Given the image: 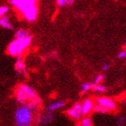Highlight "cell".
<instances>
[{
	"label": "cell",
	"mask_w": 126,
	"mask_h": 126,
	"mask_svg": "<svg viewBox=\"0 0 126 126\" xmlns=\"http://www.w3.org/2000/svg\"><path fill=\"white\" fill-rule=\"evenodd\" d=\"M10 4L27 21L33 22L38 15L37 0H10Z\"/></svg>",
	"instance_id": "6da1fadb"
},
{
	"label": "cell",
	"mask_w": 126,
	"mask_h": 126,
	"mask_svg": "<svg viewBox=\"0 0 126 126\" xmlns=\"http://www.w3.org/2000/svg\"><path fill=\"white\" fill-rule=\"evenodd\" d=\"M33 109L24 104V105L17 108L15 114V122L17 126H29L32 123L33 119Z\"/></svg>",
	"instance_id": "7a4b0ae2"
},
{
	"label": "cell",
	"mask_w": 126,
	"mask_h": 126,
	"mask_svg": "<svg viewBox=\"0 0 126 126\" xmlns=\"http://www.w3.org/2000/svg\"><path fill=\"white\" fill-rule=\"evenodd\" d=\"M16 96L17 102L20 104H25L27 102L40 104V98L36 92L26 85H20L18 87H16Z\"/></svg>",
	"instance_id": "3957f363"
},
{
	"label": "cell",
	"mask_w": 126,
	"mask_h": 126,
	"mask_svg": "<svg viewBox=\"0 0 126 126\" xmlns=\"http://www.w3.org/2000/svg\"><path fill=\"white\" fill-rule=\"evenodd\" d=\"M32 42V37L28 36L26 38L22 39H16L8 45L7 52L12 56H20L24 51L29 47L30 43Z\"/></svg>",
	"instance_id": "277c9868"
},
{
	"label": "cell",
	"mask_w": 126,
	"mask_h": 126,
	"mask_svg": "<svg viewBox=\"0 0 126 126\" xmlns=\"http://www.w3.org/2000/svg\"><path fill=\"white\" fill-rule=\"evenodd\" d=\"M83 114L84 113H83L82 104H79V103L75 104L69 110H68V115L74 120H79Z\"/></svg>",
	"instance_id": "5b68a950"
},
{
	"label": "cell",
	"mask_w": 126,
	"mask_h": 126,
	"mask_svg": "<svg viewBox=\"0 0 126 126\" xmlns=\"http://www.w3.org/2000/svg\"><path fill=\"white\" fill-rule=\"evenodd\" d=\"M96 104L97 105H100L102 107H105L106 109H108L109 111L113 110L115 108V104L113 100L108 98V97H97L96 98Z\"/></svg>",
	"instance_id": "8992f818"
},
{
	"label": "cell",
	"mask_w": 126,
	"mask_h": 126,
	"mask_svg": "<svg viewBox=\"0 0 126 126\" xmlns=\"http://www.w3.org/2000/svg\"><path fill=\"white\" fill-rule=\"evenodd\" d=\"M82 107H83V113L85 115H87L88 113H91V111L94 108V102L91 99H86L82 103Z\"/></svg>",
	"instance_id": "52a82bcc"
},
{
	"label": "cell",
	"mask_w": 126,
	"mask_h": 126,
	"mask_svg": "<svg viewBox=\"0 0 126 126\" xmlns=\"http://www.w3.org/2000/svg\"><path fill=\"white\" fill-rule=\"evenodd\" d=\"M65 102L64 101H56V102L51 103L50 105H48L47 107V112H52V111H56L61 108L64 105Z\"/></svg>",
	"instance_id": "ba28073f"
},
{
	"label": "cell",
	"mask_w": 126,
	"mask_h": 126,
	"mask_svg": "<svg viewBox=\"0 0 126 126\" xmlns=\"http://www.w3.org/2000/svg\"><path fill=\"white\" fill-rule=\"evenodd\" d=\"M16 69L19 73H24L25 72V64L22 59H18L16 62Z\"/></svg>",
	"instance_id": "9c48e42d"
},
{
	"label": "cell",
	"mask_w": 126,
	"mask_h": 126,
	"mask_svg": "<svg viewBox=\"0 0 126 126\" xmlns=\"http://www.w3.org/2000/svg\"><path fill=\"white\" fill-rule=\"evenodd\" d=\"M0 24H1V26L5 28V29H12V28H13V25L11 24V23L9 22L8 18L5 16H1V19H0Z\"/></svg>",
	"instance_id": "30bf717a"
},
{
	"label": "cell",
	"mask_w": 126,
	"mask_h": 126,
	"mask_svg": "<svg viewBox=\"0 0 126 126\" xmlns=\"http://www.w3.org/2000/svg\"><path fill=\"white\" fill-rule=\"evenodd\" d=\"M29 36V32L26 31V30L21 29L17 31L15 34V37L16 39H22V38H26V37Z\"/></svg>",
	"instance_id": "8fae6325"
},
{
	"label": "cell",
	"mask_w": 126,
	"mask_h": 126,
	"mask_svg": "<svg viewBox=\"0 0 126 126\" xmlns=\"http://www.w3.org/2000/svg\"><path fill=\"white\" fill-rule=\"evenodd\" d=\"M51 120H52V114L50 113V112H49V113L42 116L40 122L43 124H49V123H50Z\"/></svg>",
	"instance_id": "7c38bea8"
},
{
	"label": "cell",
	"mask_w": 126,
	"mask_h": 126,
	"mask_svg": "<svg viewBox=\"0 0 126 126\" xmlns=\"http://www.w3.org/2000/svg\"><path fill=\"white\" fill-rule=\"evenodd\" d=\"M92 89L94 90V91H96V92H104V91L106 90V87L105 86H102V85L94 84L92 87Z\"/></svg>",
	"instance_id": "4fadbf2b"
},
{
	"label": "cell",
	"mask_w": 126,
	"mask_h": 126,
	"mask_svg": "<svg viewBox=\"0 0 126 126\" xmlns=\"http://www.w3.org/2000/svg\"><path fill=\"white\" fill-rule=\"evenodd\" d=\"M74 1L75 0H57V5H58V6L61 7V6H64V5L72 4Z\"/></svg>",
	"instance_id": "5bb4252c"
},
{
	"label": "cell",
	"mask_w": 126,
	"mask_h": 126,
	"mask_svg": "<svg viewBox=\"0 0 126 126\" xmlns=\"http://www.w3.org/2000/svg\"><path fill=\"white\" fill-rule=\"evenodd\" d=\"M93 85L90 84V83H84V84L81 86V92L82 93H86L87 91H89L90 89H92Z\"/></svg>",
	"instance_id": "9a60e30c"
},
{
	"label": "cell",
	"mask_w": 126,
	"mask_h": 126,
	"mask_svg": "<svg viewBox=\"0 0 126 126\" xmlns=\"http://www.w3.org/2000/svg\"><path fill=\"white\" fill-rule=\"evenodd\" d=\"M81 125L82 126H91V125H92V122H91V120H90L89 118L86 117V118L82 119Z\"/></svg>",
	"instance_id": "2e32d148"
},
{
	"label": "cell",
	"mask_w": 126,
	"mask_h": 126,
	"mask_svg": "<svg viewBox=\"0 0 126 126\" xmlns=\"http://www.w3.org/2000/svg\"><path fill=\"white\" fill-rule=\"evenodd\" d=\"M94 111H96V112H100V113H106V112H109L108 109L105 107H102V106H100V105H97L96 107L94 108Z\"/></svg>",
	"instance_id": "e0dca14e"
},
{
	"label": "cell",
	"mask_w": 126,
	"mask_h": 126,
	"mask_svg": "<svg viewBox=\"0 0 126 126\" xmlns=\"http://www.w3.org/2000/svg\"><path fill=\"white\" fill-rule=\"evenodd\" d=\"M8 12V7L6 6H1L0 7V16H5Z\"/></svg>",
	"instance_id": "ac0fdd59"
},
{
	"label": "cell",
	"mask_w": 126,
	"mask_h": 126,
	"mask_svg": "<svg viewBox=\"0 0 126 126\" xmlns=\"http://www.w3.org/2000/svg\"><path fill=\"white\" fill-rule=\"evenodd\" d=\"M104 79V76L103 75H98L94 78V84H100V82H102V80Z\"/></svg>",
	"instance_id": "d6986e66"
},
{
	"label": "cell",
	"mask_w": 126,
	"mask_h": 126,
	"mask_svg": "<svg viewBox=\"0 0 126 126\" xmlns=\"http://www.w3.org/2000/svg\"><path fill=\"white\" fill-rule=\"evenodd\" d=\"M126 57V52L125 50H124V51H121V52L118 53V58L119 59H124Z\"/></svg>",
	"instance_id": "ffe728a7"
},
{
	"label": "cell",
	"mask_w": 126,
	"mask_h": 126,
	"mask_svg": "<svg viewBox=\"0 0 126 126\" xmlns=\"http://www.w3.org/2000/svg\"><path fill=\"white\" fill-rule=\"evenodd\" d=\"M108 68H109V65H108L107 63H104V64H103V69L105 71H106V70H108Z\"/></svg>",
	"instance_id": "44dd1931"
},
{
	"label": "cell",
	"mask_w": 126,
	"mask_h": 126,
	"mask_svg": "<svg viewBox=\"0 0 126 126\" xmlns=\"http://www.w3.org/2000/svg\"><path fill=\"white\" fill-rule=\"evenodd\" d=\"M123 122H124V119H123V117H120L118 120V124L119 125H121L122 124H123Z\"/></svg>",
	"instance_id": "7402d4cb"
},
{
	"label": "cell",
	"mask_w": 126,
	"mask_h": 126,
	"mask_svg": "<svg viewBox=\"0 0 126 126\" xmlns=\"http://www.w3.org/2000/svg\"><path fill=\"white\" fill-rule=\"evenodd\" d=\"M125 50V52H126V43H125V50Z\"/></svg>",
	"instance_id": "603a6c76"
}]
</instances>
